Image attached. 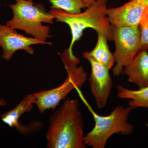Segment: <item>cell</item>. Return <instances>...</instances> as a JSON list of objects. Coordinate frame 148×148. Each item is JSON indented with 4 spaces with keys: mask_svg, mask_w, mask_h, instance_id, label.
<instances>
[{
    "mask_svg": "<svg viewBox=\"0 0 148 148\" xmlns=\"http://www.w3.org/2000/svg\"><path fill=\"white\" fill-rule=\"evenodd\" d=\"M77 99L68 98L49 119L48 148H85L84 122Z\"/></svg>",
    "mask_w": 148,
    "mask_h": 148,
    "instance_id": "cell-1",
    "label": "cell"
},
{
    "mask_svg": "<svg viewBox=\"0 0 148 148\" xmlns=\"http://www.w3.org/2000/svg\"><path fill=\"white\" fill-rule=\"evenodd\" d=\"M107 2L108 0H96L84 12L77 14H71L58 9H51L49 11L56 21L66 23L70 27L72 40L68 49L70 56H74V43L80 39L84 31L87 28L101 32L109 40L114 41L112 25L107 16Z\"/></svg>",
    "mask_w": 148,
    "mask_h": 148,
    "instance_id": "cell-2",
    "label": "cell"
},
{
    "mask_svg": "<svg viewBox=\"0 0 148 148\" xmlns=\"http://www.w3.org/2000/svg\"><path fill=\"white\" fill-rule=\"evenodd\" d=\"M9 6L13 16L7 22L8 26L22 30L25 34L44 41L51 37L50 27L42 23L53 24L54 16L47 12L42 4L35 3L33 1L16 0L15 4Z\"/></svg>",
    "mask_w": 148,
    "mask_h": 148,
    "instance_id": "cell-3",
    "label": "cell"
},
{
    "mask_svg": "<svg viewBox=\"0 0 148 148\" xmlns=\"http://www.w3.org/2000/svg\"><path fill=\"white\" fill-rule=\"evenodd\" d=\"M68 75L64 82L58 87L49 90H41L36 92L35 102L41 114L49 109H54L62 100H65L74 89H79L86 82L87 74L83 66L78 67L79 58L75 56H70L68 49L61 56Z\"/></svg>",
    "mask_w": 148,
    "mask_h": 148,
    "instance_id": "cell-4",
    "label": "cell"
},
{
    "mask_svg": "<svg viewBox=\"0 0 148 148\" xmlns=\"http://www.w3.org/2000/svg\"><path fill=\"white\" fill-rule=\"evenodd\" d=\"M95 122L93 129L84 137L86 145L93 148H104L109 138L116 133L123 135L131 134L133 127L127 122L132 109L128 106H118L107 116L99 115L88 106Z\"/></svg>",
    "mask_w": 148,
    "mask_h": 148,
    "instance_id": "cell-5",
    "label": "cell"
},
{
    "mask_svg": "<svg viewBox=\"0 0 148 148\" xmlns=\"http://www.w3.org/2000/svg\"><path fill=\"white\" fill-rule=\"evenodd\" d=\"M116 49L113 53L116 65L112 69L114 75L123 74L140 50V30L139 26L117 27L112 25Z\"/></svg>",
    "mask_w": 148,
    "mask_h": 148,
    "instance_id": "cell-6",
    "label": "cell"
},
{
    "mask_svg": "<svg viewBox=\"0 0 148 148\" xmlns=\"http://www.w3.org/2000/svg\"><path fill=\"white\" fill-rule=\"evenodd\" d=\"M36 44H49L51 43L44 41L35 38L24 36L15 29L7 25L0 24V47L2 48V58L10 61L16 51L22 49L28 54L34 55V49L31 45Z\"/></svg>",
    "mask_w": 148,
    "mask_h": 148,
    "instance_id": "cell-7",
    "label": "cell"
},
{
    "mask_svg": "<svg viewBox=\"0 0 148 148\" xmlns=\"http://www.w3.org/2000/svg\"><path fill=\"white\" fill-rule=\"evenodd\" d=\"M82 56L90 63L91 73L89 77L91 91L99 108H105L113 87L109 70L91 56L82 53Z\"/></svg>",
    "mask_w": 148,
    "mask_h": 148,
    "instance_id": "cell-8",
    "label": "cell"
},
{
    "mask_svg": "<svg viewBox=\"0 0 148 148\" xmlns=\"http://www.w3.org/2000/svg\"><path fill=\"white\" fill-rule=\"evenodd\" d=\"M148 0H132L117 8H108L107 16L111 25L117 27L139 26Z\"/></svg>",
    "mask_w": 148,
    "mask_h": 148,
    "instance_id": "cell-9",
    "label": "cell"
},
{
    "mask_svg": "<svg viewBox=\"0 0 148 148\" xmlns=\"http://www.w3.org/2000/svg\"><path fill=\"white\" fill-rule=\"evenodd\" d=\"M128 81L140 88L148 86V51L139 50L132 62L123 70Z\"/></svg>",
    "mask_w": 148,
    "mask_h": 148,
    "instance_id": "cell-10",
    "label": "cell"
},
{
    "mask_svg": "<svg viewBox=\"0 0 148 148\" xmlns=\"http://www.w3.org/2000/svg\"><path fill=\"white\" fill-rule=\"evenodd\" d=\"M36 98V93L27 95L15 108L1 115V118L3 121L12 128L16 127L19 132H27L29 129L19 124L18 120L23 114L32 111Z\"/></svg>",
    "mask_w": 148,
    "mask_h": 148,
    "instance_id": "cell-11",
    "label": "cell"
},
{
    "mask_svg": "<svg viewBox=\"0 0 148 148\" xmlns=\"http://www.w3.org/2000/svg\"><path fill=\"white\" fill-rule=\"evenodd\" d=\"M98 41L93 50L86 51L84 53L92 57L95 61L106 67L112 69L114 64L113 53H111L108 45V38L101 32H97Z\"/></svg>",
    "mask_w": 148,
    "mask_h": 148,
    "instance_id": "cell-12",
    "label": "cell"
},
{
    "mask_svg": "<svg viewBox=\"0 0 148 148\" xmlns=\"http://www.w3.org/2000/svg\"><path fill=\"white\" fill-rule=\"evenodd\" d=\"M117 90L119 98L129 99L127 103L132 110L138 108H148V86L138 90H132L119 85Z\"/></svg>",
    "mask_w": 148,
    "mask_h": 148,
    "instance_id": "cell-13",
    "label": "cell"
},
{
    "mask_svg": "<svg viewBox=\"0 0 148 148\" xmlns=\"http://www.w3.org/2000/svg\"><path fill=\"white\" fill-rule=\"evenodd\" d=\"M51 9H58L73 14L81 13L82 9L87 8L81 0H49Z\"/></svg>",
    "mask_w": 148,
    "mask_h": 148,
    "instance_id": "cell-14",
    "label": "cell"
},
{
    "mask_svg": "<svg viewBox=\"0 0 148 148\" xmlns=\"http://www.w3.org/2000/svg\"><path fill=\"white\" fill-rule=\"evenodd\" d=\"M139 27L141 32L140 50L148 51V7L143 14Z\"/></svg>",
    "mask_w": 148,
    "mask_h": 148,
    "instance_id": "cell-15",
    "label": "cell"
},
{
    "mask_svg": "<svg viewBox=\"0 0 148 148\" xmlns=\"http://www.w3.org/2000/svg\"><path fill=\"white\" fill-rule=\"evenodd\" d=\"M86 5L87 8L92 5L96 0H81Z\"/></svg>",
    "mask_w": 148,
    "mask_h": 148,
    "instance_id": "cell-16",
    "label": "cell"
},
{
    "mask_svg": "<svg viewBox=\"0 0 148 148\" xmlns=\"http://www.w3.org/2000/svg\"><path fill=\"white\" fill-rule=\"evenodd\" d=\"M6 105V103L4 100L2 99H0V107L5 106Z\"/></svg>",
    "mask_w": 148,
    "mask_h": 148,
    "instance_id": "cell-17",
    "label": "cell"
},
{
    "mask_svg": "<svg viewBox=\"0 0 148 148\" xmlns=\"http://www.w3.org/2000/svg\"><path fill=\"white\" fill-rule=\"evenodd\" d=\"M27 1H33V0H27Z\"/></svg>",
    "mask_w": 148,
    "mask_h": 148,
    "instance_id": "cell-18",
    "label": "cell"
}]
</instances>
